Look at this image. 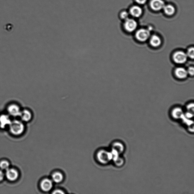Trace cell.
I'll return each mask as SVG.
<instances>
[{
    "mask_svg": "<svg viewBox=\"0 0 194 194\" xmlns=\"http://www.w3.org/2000/svg\"><path fill=\"white\" fill-rule=\"evenodd\" d=\"M188 57L193 59L194 58V48L193 47L188 48L186 53Z\"/></svg>",
    "mask_w": 194,
    "mask_h": 194,
    "instance_id": "18",
    "label": "cell"
},
{
    "mask_svg": "<svg viewBox=\"0 0 194 194\" xmlns=\"http://www.w3.org/2000/svg\"><path fill=\"white\" fill-rule=\"evenodd\" d=\"M8 112L11 116L16 117L19 116L21 111L19 107L17 105L12 104L10 105L7 108Z\"/></svg>",
    "mask_w": 194,
    "mask_h": 194,
    "instance_id": "8",
    "label": "cell"
},
{
    "mask_svg": "<svg viewBox=\"0 0 194 194\" xmlns=\"http://www.w3.org/2000/svg\"><path fill=\"white\" fill-rule=\"evenodd\" d=\"M53 187V182L49 179L45 178L41 182L40 187L43 192H49L52 189Z\"/></svg>",
    "mask_w": 194,
    "mask_h": 194,
    "instance_id": "6",
    "label": "cell"
},
{
    "mask_svg": "<svg viewBox=\"0 0 194 194\" xmlns=\"http://www.w3.org/2000/svg\"><path fill=\"white\" fill-rule=\"evenodd\" d=\"M150 6L153 11H158L163 9L165 4L163 0H152Z\"/></svg>",
    "mask_w": 194,
    "mask_h": 194,
    "instance_id": "7",
    "label": "cell"
},
{
    "mask_svg": "<svg viewBox=\"0 0 194 194\" xmlns=\"http://www.w3.org/2000/svg\"><path fill=\"white\" fill-rule=\"evenodd\" d=\"M187 109L188 110H192V111H193L194 109V104L193 103H190V104L188 105L187 107Z\"/></svg>",
    "mask_w": 194,
    "mask_h": 194,
    "instance_id": "23",
    "label": "cell"
},
{
    "mask_svg": "<svg viewBox=\"0 0 194 194\" xmlns=\"http://www.w3.org/2000/svg\"><path fill=\"white\" fill-rule=\"evenodd\" d=\"M4 177V173L1 170H0V182L3 180Z\"/></svg>",
    "mask_w": 194,
    "mask_h": 194,
    "instance_id": "24",
    "label": "cell"
},
{
    "mask_svg": "<svg viewBox=\"0 0 194 194\" xmlns=\"http://www.w3.org/2000/svg\"><path fill=\"white\" fill-rule=\"evenodd\" d=\"M6 171V176L8 179L11 181H14L18 178V173L16 170L13 168H8Z\"/></svg>",
    "mask_w": 194,
    "mask_h": 194,
    "instance_id": "10",
    "label": "cell"
},
{
    "mask_svg": "<svg viewBox=\"0 0 194 194\" xmlns=\"http://www.w3.org/2000/svg\"><path fill=\"white\" fill-rule=\"evenodd\" d=\"M64 175L59 171H57L53 173L52 175V180L53 182L57 183H61L63 181Z\"/></svg>",
    "mask_w": 194,
    "mask_h": 194,
    "instance_id": "13",
    "label": "cell"
},
{
    "mask_svg": "<svg viewBox=\"0 0 194 194\" xmlns=\"http://www.w3.org/2000/svg\"><path fill=\"white\" fill-rule=\"evenodd\" d=\"M150 45L154 48H158L162 44L161 39L158 36L153 35L150 37Z\"/></svg>",
    "mask_w": 194,
    "mask_h": 194,
    "instance_id": "11",
    "label": "cell"
},
{
    "mask_svg": "<svg viewBox=\"0 0 194 194\" xmlns=\"http://www.w3.org/2000/svg\"><path fill=\"white\" fill-rule=\"evenodd\" d=\"M130 13L132 16L135 18H138L141 16L143 11L141 7L138 6H134L130 8Z\"/></svg>",
    "mask_w": 194,
    "mask_h": 194,
    "instance_id": "12",
    "label": "cell"
},
{
    "mask_svg": "<svg viewBox=\"0 0 194 194\" xmlns=\"http://www.w3.org/2000/svg\"><path fill=\"white\" fill-rule=\"evenodd\" d=\"M188 58L186 53L181 51L175 52L173 56L174 61L178 64H183L186 63Z\"/></svg>",
    "mask_w": 194,
    "mask_h": 194,
    "instance_id": "2",
    "label": "cell"
},
{
    "mask_svg": "<svg viewBox=\"0 0 194 194\" xmlns=\"http://www.w3.org/2000/svg\"><path fill=\"white\" fill-rule=\"evenodd\" d=\"M10 163L6 160H3L0 162V168L3 170H6L9 168Z\"/></svg>",
    "mask_w": 194,
    "mask_h": 194,
    "instance_id": "17",
    "label": "cell"
},
{
    "mask_svg": "<svg viewBox=\"0 0 194 194\" xmlns=\"http://www.w3.org/2000/svg\"><path fill=\"white\" fill-rule=\"evenodd\" d=\"M111 158V154L104 150L99 151L97 154V158L99 161L101 163H108Z\"/></svg>",
    "mask_w": 194,
    "mask_h": 194,
    "instance_id": "4",
    "label": "cell"
},
{
    "mask_svg": "<svg viewBox=\"0 0 194 194\" xmlns=\"http://www.w3.org/2000/svg\"><path fill=\"white\" fill-rule=\"evenodd\" d=\"M175 74L177 78L180 79L186 78L188 76L186 69L183 67H178L175 70Z\"/></svg>",
    "mask_w": 194,
    "mask_h": 194,
    "instance_id": "9",
    "label": "cell"
},
{
    "mask_svg": "<svg viewBox=\"0 0 194 194\" xmlns=\"http://www.w3.org/2000/svg\"><path fill=\"white\" fill-rule=\"evenodd\" d=\"M53 194H64L65 193L64 192L63 190L59 189H56L53 192Z\"/></svg>",
    "mask_w": 194,
    "mask_h": 194,
    "instance_id": "22",
    "label": "cell"
},
{
    "mask_svg": "<svg viewBox=\"0 0 194 194\" xmlns=\"http://www.w3.org/2000/svg\"><path fill=\"white\" fill-rule=\"evenodd\" d=\"M150 33L149 30L140 29L135 33V37L138 41L144 42L148 40L150 37Z\"/></svg>",
    "mask_w": 194,
    "mask_h": 194,
    "instance_id": "3",
    "label": "cell"
},
{
    "mask_svg": "<svg viewBox=\"0 0 194 194\" xmlns=\"http://www.w3.org/2000/svg\"><path fill=\"white\" fill-rule=\"evenodd\" d=\"M137 27V23L133 19H128L125 20L124 24L125 29L129 32H132L136 30Z\"/></svg>",
    "mask_w": 194,
    "mask_h": 194,
    "instance_id": "5",
    "label": "cell"
},
{
    "mask_svg": "<svg viewBox=\"0 0 194 194\" xmlns=\"http://www.w3.org/2000/svg\"><path fill=\"white\" fill-rule=\"evenodd\" d=\"M135 1L138 4L143 5L146 3L147 0H135Z\"/></svg>",
    "mask_w": 194,
    "mask_h": 194,
    "instance_id": "21",
    "label": "cell"
},
{
    "mask_svg": "<svg viewBox=\"0 0 194 194\" xmlns=\"http://www.w3.org/2000/svg\"><path fill=\"white\" fill-rule=\"evenodd\" d=\"M129 13L126 11H123L121 13V17L123 19L126 20L128 19Z\"/></svg>",
    "mask_w": 194,
    "mask_h": 194,
    "instance_id": "19",
    "label": "cell"
},
{
    "mask_svg": "<svg viewBox=\"0 0 194 194\" xmlns=\"http://www.w3.org/2000/svg\"><path fill=\"white\" fill-rule=\"evenodd\" d=\"M11 133L15 135H19L21 134L24 131V125L20 121L18 120H14L11 121L9 125Z\"/></svg>",
    "mask_w": 194,
    "mask_h": 194,
    "instance_id": "1",
    "label": "cell"
},
{
    "mask_svg": "<svg viewBox=\"0 0 194 194\" xmlns=\"http://www.w3.org/2000/svg\"><path fill=\"white\" fill-rule=\"evenodd\" d=\"M187 72L188 74L190 76H193L194 74V68L193 66H190L188 68V70H187Z\"/></svg>",
    "mask_w": 194,
    "mask_h": 194,
    "instance_id": "20",
    "label": "cell"
},
{
    "mask_svg": "<svg viewBox=\"0 0 194 194\" xmlns=\"http://www.w3.org/2000/svg\"><path fill=\"white\" fill-rule=\"evenodd\" d=\"M163 9L165 14L167 15H173L175 13V8L172 5H168L167 6L165 5Z\"/></svg>",
    "mask_w": 194,
    "mask_h": 194,
    "instance_id": "16",
    "label": "cell"
},
{
    "mask_svg": "<svg viewBox=\"0 0 194 194\" xmlns=\"http://www.w3.org/2000/svg\"><path fill=\"white\" fill-rule=\"evenodd\" d=\"M21 119L23 121L27 122L30 121L32 117V114L31 112L27 110H24L21 111L20 115Z\"/></svg>",
    "mask_w": 194,
    "mask_h": 194,
    "instance_id": "15",
    "label": "cell"
},
{
    "mask_svg": "<svg viewBox=\"0 0 194 194\" xmlns=\"http://www.w3.org/2000/svg\"><path fill=\"white\" fill-rule=\"evenodd\" d=\"M11 121L7 115H2L0 116V127L2 128H4L7 125H9Z\"/></svg>",
    "mask_w": 194,
    "mask_h": 194,
    "instance_id": "14",
    "label": "cell"
}]
</instances>
